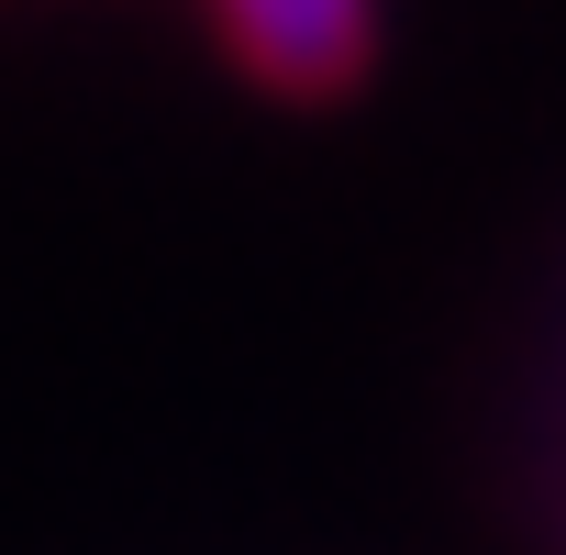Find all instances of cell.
I'll use <instances>...</instances> for the list:
<instances>
[{"label": "cell", "mask_w": 566, "mask_h": 555, "mask_svg": "<svg viewBox=\"0 0 566 555\" xmlns=\"http://www.w3.org/2000/svg\"><path fill=\"white\" fill-rule=\"evenodd\" d=\"M200 23L266 101H356L389 45V0H200Z\"/></svg>", "instance_id": "cell-1"}]
</instances>
